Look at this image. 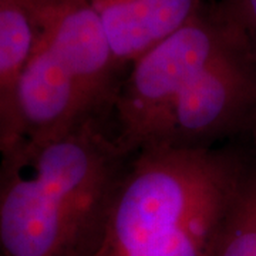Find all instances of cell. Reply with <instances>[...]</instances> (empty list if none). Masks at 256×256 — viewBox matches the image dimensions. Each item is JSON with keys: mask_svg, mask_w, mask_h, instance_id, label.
<instances>
[{"mask_svg": "<svg viewBox=\"0 0 256 256\" xmlns=\"http://www.w3.org/2000/svg\"><path fill=\"white\" fill-rule=\"evenodd\" d=\"M117 63H134L185 26L204 8L202 0H88Z\"/></svg>", "mask_w": 256, "mask_h": 256, "instance_id": "obj_5", "label": "cell"}, {"mask_svg": "<svg viewBox=\"0 0 256 256\" xmlns=\"http://www.w3.org/2000/svg\"><path fill=\"white\" fill-rule=\"evenodd\" d=\"M248 40L215 57L175 102L158 146H204L238 120L252 96Z\"/></svg>", "mask_w": 256, "mask_h": 256, "instance_id": "obj_4", "label": "cell"}, {"mask_svg": "<svg viewBox=\"0 0 256 256\" xmlns=\"http://www.w3.org/2000/svg\"><path fill=\"white\" fill-rule=\"evenodd\" d=\"M239 195L232 166L205 146L146 148L111 188L98 245L78 256H214Z\"/></svg>", "mask_w": 256, "mask_h": 256, "instance_id": "obj_1", "label": "cell"}, {"mask_svg": "<svg viewBox=\"0 0 256 256\" xmlns=\"http://www.w3.org/2000/svg\"><path fill=\"white\" fill-rule=\"evenodd\" d=\"M248 48H249V54H250L252 62L256 63V34L248 38Z\"/></svg>", "mask_w": 256, "mask_h": 256, "instance_id": "obj_9", "label": "cell"}, {"mask_svg": "<svg viewBox=\"0 0 256 256\" xmlns=\"http://www.w3.org/2000/svg\"><path fill=\"white\" fill-rule=\"evenodd\" d=\"M78 252H80V249H77V250H74V252H72L68 256H78Z\"/></svg>", "mask_w": 256, "mask_h": 256, "instance_id": "obj_10", "label": "cell"}, {"mask_svg": "<svg viewBox=\"0 0 256 256\" xmlns=\"http://www.w3.org/2000/svg\"><path fill=\"white\" fill-rule=\"evenodd\" d=\"M68 0H0V150L12 142L13 97L18 77L47 24Z\"/></svg>", "mask_w": 256, "mask_h": 256, "instance_id": "obj_6", "label": "cell"}, {"mask_svg": "<svg viewBox=\"0 0 256 256\" xmlns=\"http://www.w3.org/2000/svg\"><path fill=\"white\" fill-rule=\"evenodd\" d=\"M214 256H256V192H240L224 224Z\"/></svg>", "mask_w": 256, "mask_h": 256, "instance_id": "obj_7", "label": "cell"}, {"mask_svg": "<svg viewBox=\"0 0 256 256\" xmlns=\"http://www.w3.org/2000/svg\"><path fill=\"white\" fill-rule=\"evenodd\" d=\"M120 154L92 118L3 148L0 256H68L80 249L114 185Z\"/></svg>", "mask_w": 256, "mask_h": 256, "instance_id": "obj_2", "label": "cell"}, {"mask_svg": "<svg viewBox=\"0 0 256 256\" xmlns=\"http://www.w3.org/2000/svg\"><path fill=\"white\" fill-rule=\"evenodd\" d=\"M242 40L248 38L218 9L204 6L185 26L138 57L117 98L120 151L158 146L184 90L205 66Z\"/></svg>", "mask_w": 256, "mask_h": 256, "instance_id": "obj_3", "label": "cell"}, {"mask_svg": "<svg viewBox=\"0 0 256 256\" xmlns=\"http://www.w3.org/2000/svg\"><path fill=\"white\" fill-rule=\"evenodd\" d=\"M218 12L246 38L256 34V0H222Z\"/></svg>", "mask_w": 256, "mask_h": 256, "instance_id": "obj_8", "label": "cell"}]
</instances>
